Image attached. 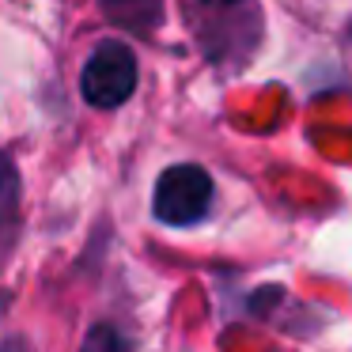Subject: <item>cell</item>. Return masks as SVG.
I'll list each match as a JSON object with an SVG mask.
<instances>
[{"instance_id": "cell-1", "label": "cell", "mask_w": 352, "mask_h": 352, "mask_svg": "<svg viewBox=\"0 0 352 352\" xmlns=\"http://www.w3.org/2000/svg\"><path fill=\"white\" fill-rule=\"evenodd\" d=\"M212 208V178L197 163H175L155 178L152 212L167 228H193Z\"/></svg>"}, {"instance_id": "cell-2", "label": "cell", "mask_w": 352, "mask_h": 352, "mask_svg": "<svg viewBox=\"0 0 352 352\" xmlns=\"http://www.w3.org/2000/svg\"><path fill=\"white\" fill-rule=\"evenodd\" d=\"M137 54L125 42L107 38L91 50V57L84 61L80 72V95L84 102H91L95 110H118L122 102L133 99L137 91Z\"/></svg>"}, {"instance_id": "cell-3", "label": "cell", "mask_w": 352, "mask_h": 352, "mask_svg": "<svg viewBox=\"0 0 352 352\" xmlns=\"http://www.w3.org/2000/svg\"><path fill=\"white\" fill-rule=\"evenodd\" d=\"M80 352H133V344H129V337H125L118 326L99 322V326H91V333L84 337Z\"/></svg>"}, {"instance_id": "cell-4", "label": "cell", "mask_w": 352, "mask_h": 352, "mask_svg": "<svg viewBox=\"0 0 352 352\" xmlns=\"http://www.w3.org/2000/svg\"><path fill=\"white\" fill-rule=\"evenodd\" d=\"M201 4H208V8H228V4H239V0H201Z\"/></svg>"}, {"instance_id": "cell-5", "label": "cell", "mask_w": 352, "mask_h": 352, "mask_svg": "<svg viewBox=\"0 0 352 352\" xmlns=\"http://www.w3.org/2000/svg\"><path fill=\"white\" fill-rule=\"evenodd\" d=\"M110 8H129V4H137V0H107Z\"/></svg>"}]
</instances>
